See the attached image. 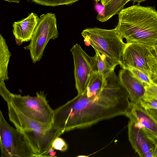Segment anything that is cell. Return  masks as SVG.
Masks as SVG:
<instances>
[{
	"mask_svg": "<svg viewBox=\"0 0 157 157\" xmlns=\"http://www.w3.org/2000/svg\"><path fill=\"white\" fill-rule=\"evenodd\" d=\"M105 83V80L103 77L98 71L94 72L83 92L89 96H97L102 91Z\"/></svg>",
	"mask_w": 157,
	"mask_h": 157,
	"instance_id": "cell-15",
	"label": "cell"
},
{
	"mask_svg": "<svg viewBox=\"0 0 157 157\" xmlns=\"http://www.w3.org/2000/svg\"><path fill=\"white\" fill-rule=\"evenodd\" d=\"M0 147L1 157H36V152L24 134L10 125L1 110Z\"/></svg>",
	"mask_w": 157,
	"mask_h": 157,
	"instance_id": "cell-4",
	"label": "cell"
},
{
	"mask_svg": "<svg viewBox=\"0 0 157 157\" xmlns=\"http://www.w3.org/2000/svg\"><path fill=\"white\" fill-rule=\"evenodd\" d=\"M4 1L10 2V3H12V2H15V3H19L20 2V0H3Z\"/></svg>",
	"mask_w": 157,
	"mask_h": 157,
	"instance_id": "cell-28",
	"label": "cell"
},
{
	"mask_svg": "<svg viewBox=\"0 0 157 157\" xmlns=\"http://www.w3.org/2000/svg\"><path fill=\"white\" fill-rule=\"evenodd\" d=\"M150 49L152 54L157 57V52L155 51L153 47H152L150 48Z\"/></svg>",
	"mask_w": 157,
	"mask_h": 157,
	"instance_id": "cell-27",
	"label": "cell"
},
{
	"mask_svg": "<svg viewBox=\"0 0 157 157\" xmlns=\"http://www.w3.org/2000/svg\"><path fill=\"white\" fill-rule=\"evenodd\" d=\"M94 50L95 52L98 72L105 79L109 73L114 70L116 67L119 64L116 61L103 53L95 49Z\"/></svg>",
	"mask_w": 157,
	"mask_h": 157,
	"instance_id": "cell-13",
	"label": "cell"
},
{
	"mask_svg": "<svg viewBox=\"0 0 157 157\" xmlns=\"http://www.w3.org/2000/svg\"><path fill=\"white\" fill-rule=\"evenodd\" d=\"M58 34L55 14L50 13L41 15L29 44L24 48L29 50L33 63L40 60L49 40L57 38Z\"/></svg>",
	"mask_w": 157,
	"mask_h": 157,
	"instance_id": "cell-6",
	"label": "cell"
},
{
	"mask_svg": "<svg viewBox=\"0 0 157 157\" xmlns=\"http://www.w3.org/2000/svg\"><path fill=\"white\" fill-rule=\"evenodd\" d=\"M11 56L4 39L0 34V81L8 80V66Z\"/></svg>",
	"mask_w": 157,
	"mask_h": 157,
	"instance_id": "cell-14",
	"label": "cell"
},
{
	"mask_svg": "<svg viewBox=\"0 0 157 157\" xmlns=\"http://www.w3.org/2000/svg\"><path fill=\"white\" fill-rule=\"evenodd\" d=\"M32 2L40 5L55 7L60 5H69L79 0H30Z\"/></svg>",
	"mask_w": 157,
	"mask_h": 157,
	"instance_id": "cell-16",
	"label": "cell"
},
{
	"mask_svg": "<svg viewBox=\"0 0 157 157\" xmlns=\"http://www.w3.org/2000/svg\"><path fill=\"white\" fill-rule=\"evenodd\" d=\"M70 51L73 56L75 87L78 94L86 90L92 74L98 71L96 56H90L76 44Z\"/></svg>",
	"mask_w": 157,
	"mask_h": 157,
	"instance_id": "cell-7",
	"label": "cell"
},
{
	"mask_svg": "<svg viewBox=\"0 0 157 157\" xmlns=\"http://www.w3.org/2000/svg\"><path fill=\"white\" fill-rule=\"evenodd\" d=\"M152 56L150 48L145 45L137 43H126L121 67L122 68H136L150 78V62Z\"/></svg>",
	"mask_w": 157,
	"mask_h": 157,
	"instance_id": "cell-8",
	"label": "cell"
},
{
	"mask_svg": "<svg viewBox=\"0 0 157 157\" xmlns=\"http://www.w3.org/2000/svg\"><path fill=\"white\" fill-rule=\"evenodd\" d=\"M145 95L157 99V84L154 83L150 85L145 84Z\"/></svg>",
	"mask_w": 157,
	"mask_h": 157,
	"instance_id": "cell-23",
	"label": "cell"
},
{
	"mask_svg": "<svg viewBox=\"0 0 157 157\" xmlns=\"http://www.w3.org/2000/svg\"><path fill=\"white\" fill-rule=\"evenodd\" d=\"M54 149L52 147L50 149L48 153L49 157L56 156V152L54 151Z\"/></svg>",
	"mask_w": 157,
	"mask_h": 157,
	"instance_id": "cell-25",
	"label": "cell"
},
{
	"mask_svg": "<svg viewBox=\"0 0 157 157\" xmlns=\"http://www.w3.org/2000/svg\"><path fill=\"white\" fill-rule=\"evenodd\" d=\"M81 34L86 45L103 53L116 61L120 66L126 43L116 29H106L97 27L83 30Z\"/></svg>",
	"mask_w": 157,
	"mask_h": 157,
	"instance_id": "cell-3",
	"label": "cell"
},
{
	"mask_svg": "<svg viewBox=\"0 0 157 157\" xmlns=\"http://www.w3.org/2000/svg\"><path fill=\"white\" fill-rule=\"evenodd\" d=\"M116 0H101V2L103 7L102 11L98 13L97 19L100 22H103L111 9Z\"/></svg>",
	"mask_w": 157,
	"mask_h": 157,
	"instance_id": "cell-17",
	"label": "cell"
},
{
	"mask_svg": "<svg viewBox=\"0 0 157 157\" xmlns=\"http://www.w3.org/2000/svg\"><path fill=\"white\" fill-rule=\"evenodd\" d=\"M140 105L146 109H157V99L145 95Z\"/></svg>",
	"mask_w": 157,
	"mask_h": 157,
	"instance_id": "cell-19",
	"label": "cell"
},
{
	"mask_svg": "<svg viewBox=\"0 0 157 157\" xmlns=\"http://www.w3.org/2000/svg\"><path fill=\"white\" fill-rule=\"evenodd\" d=\"M101 93L94 96L84 93L54 110L53 124L62 132L85 128L103 120L125 115L130 101L114 70L105 79Z\"/></svg>",
	"mask_w": 157,
	"mask_h": 157,
	"instance_id": "cell-1",
	"label": "cell"
},
{
	"mask_svg": "<svg viewBox=\"0 0 157 157\" xmlns=\"http://www.w3.org/2000/svg\"><path fill=\"white\" fill-rule=\"evenodd\" d=\"M147 110L149 113L157 121V109H148Z\"/></svg>",
	"mask_w": 157,
	"mask_h": 157,
	"instance_id": "cell-24",
	"label": "cell"
},
{
	"mask_svg": "<svg viewBox=\"0 0 157 157\" xmlns=\"http://www.w3.org/2000/svg\"><path fill=\"white\" fill-rule=\"evenodd\" d=\"M126 69L130 70L138 79L145 84L150 85L153 83L147 75L140 71L132 67Z\"/></svg>",
	"mask_w": 157,
	"mask_h": 157,
	"instance_id": "cell-18",
	"label": "cell"
},
{
	"mask_svg": "<svg viewBox=\"0 0 157 157\" xmlns=\"http://www.w3.org/2000/svg\"><path fill=\"white\" fill-rule=\"evenodd\" d=\"M146 0H127V3L128 2L130 1H132L134 2H137V3H139L145 1Z\"/></svg>",
	"mask_w": 157,
	"mask_h": 157,
	"instance_id": "cell-26",
	"label": "cell"
},
{
	"mask_svg": "<svg viewBox=\"0 0 157 157\" xmlns=\"http://www.w3.org/2000/svg\"><path fill=\"white\" fill-rule=\"evenodd\" d=\"M4 81H0V94L7 104L11 102L12 93L7 88Z\"/></svg>",
	"mask_w": 157,
	"mask_h": 157,
	"instance_id": "cell-21",
	"label": "cell"
},
{
	"mask_svg": "<svg viewBox=\"0 0 157 157\" xmlns=\"http://www.w3.org/2000/svg\"><path fill=\"white\" fill-rule=\"evenodd\" d=\"M128 126V140L136 152L141 157H157V150L143 131L130 120Z\"/></svg>",
	"mask_w": 157,
	"mask_h": 157,
	"instance_id": "cell-10",
	"label": "cell"
},
{
	"mask_svg": "<svg viewBox=\"0 0 157 157\" xmlns=\"http://www.w3.org/2000/svg\"><path fill=\"white\" fill-rule=\"evenodd\" d=\"M52 147L55 149L62 151H66L68 147L64 140L59 137L56 138L54 140L52 144Z\"/></svg>",
	"mask_w": 157,
	"mask_h": 157,
	"instance_id": "cell-22",
	"label": "cell"
},
{
	"mask_svg": "<svg viewBox=\"0 0 157 157\" xmlns=\"http://www.w3.org/2000/svg\"><path fill=\"white\" fill-rule=\"evenodd\" d=\"M115 28L127 43H137L149 48L157 44V11L139 4L123 8L118 13Z\"/></svg>",
	"mask_w": 157,
	"mask_h": 157,
	"instance_id": "cell-2",
	"label": "cell"
},
{
	"mask_svg": "<svg viewBox=\"0 0 157 157\" xmlns=\"http://www.w3.org/2000/svg\"><path fill=\"white\" fill-rule=\"evenodd\" d=\"M118 77L127 90L130 101L135 104H140L146 95L145 84L126 68H122L120 70Z\"/></svg>",
	"mask_w": 157,
	"mask_h": 157,
	"instance_id": "cell-11",
	"label": "cell"
},
{
	"mask_svg": "<svg viewBox=\"0 0 157 157\" xmlns=\"http://www.w3.org/2000/svg\"><path fill=\"white\" fill-rule=\"evenodd\" d=\"M39 20L37 14L32 12L26 18L13 23L12 32L17 44L30 41Z\"/></svg>",
	"mask_w": 157,
	"mask_h": 157,
	"instance_id": "cell-12",
	"label": "cell"
},
{
	"mask_svg": "<svg viewBox=\"0 0 157 157\" xmlns=\"http://www.w3.org/2000/svg\"><path fill=\"white\" fill-rule=\"evenodd\" d=\"M95 1L96 2H98L101 1V0H93Z\"/></svg>",
	"mask_w": 157,
	"mask_h": 157,
	"instance_id": "cell-30",
	"label": "cell"
},
{
	"mask_svg": "<svg viewBox=\"0 0 157 157\" xmlns=\"http://www.w3.org/2000/svg\"><path fill=\"white\" fill-rule=\"evenodd\" d=\"M150 65L151 70L150 78L154 83L157 84V57L153 54Z\"/></svg>",
	"mask_w": 157,
	"mask_h": 157,
	"instance_id": "cell-20",
	"label": "cell"
},
{
	"mask_svg": "<svg viewBox=\"0 0 157 157\" xmlns=\"http://www.w3.org/2000/svg\"><path fill=\"white\" fill-rule=\"evenodd\" d=\"M153 47L155 51L157 52V44Z\"/></svg>",
	"mask_w": 157,
	"mask_h": 157,
	"instance_id": "cell-29",
	"label": "cell"
},
{
	"mask_svg": "<svg viewBox=\"0 0 157 157\" xmlns=\"http://www.w3.org/2000/svg\"><path fill=\"white\" fill-rule=\"evenodd\" d=\"M11 103L26 117L44 124L53 122L54 110L50 107L44 91L36 93V96H21L11 93Z\"/></svg>",
	"mask_w": 157,
	"mask_h": 157,
	"instance_id": "cell-5",
	"label": "cell"
},
{
	"mask_svg": "<svg viewBox=\"0 0 157 157\" xmlns=\"http://www.w3.org/2000/svg\"><path fill=\"white\" fill-rule=\"evenodd\" d=\"M125 116L141 128L154 146H156L157 143V121L147 109L140 105L131 101L129 108Z\"/></svg>",
	"mask_w": 157,
	"mask_h": 157,
	"instance_id": "cell-9",
	"label": "cell"
}]
</instances>
